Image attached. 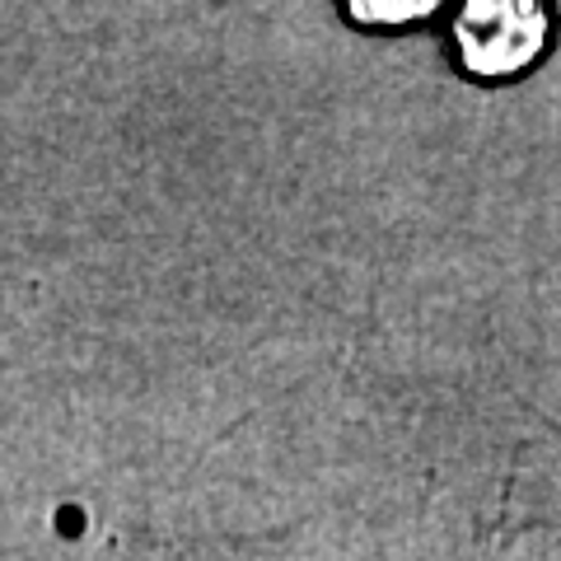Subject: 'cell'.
<instances>
[{
	"mask_svg": "<svg viewBox=\"0 0 561 561\" xmlns=\"http://www.w3.org/2000/svg\"><path fill=\"white\" fill-rule=\"evenodd\" d=\"M454 43L472 76H515L548 43V14L529 0H468Z\"/></svg>",
	"mask_w": 561,
	"mask_h": 561,
	"instance_id": "1",
	"label": "cell"
},
{
	"mask_svg": "<svg viewBox=\"0 0 561 561\" xmlns=\"http://www.w3.org/2000/svg\"><path fill=\"white\" fill-rule=\"evenodd\" d=\"M431 5L426 0H416V5H351V14L365 24H402V20H412V14H426Z\"/></svg>",
	"mask_w": 561,
	"mask_h": 561,
	"instance_id": "2",
	"label": "cell"
}]
</instances>
